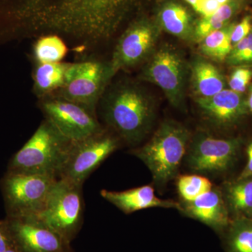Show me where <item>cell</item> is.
I'll return each mask as SVG.
<instances>
[{
  "label": "cell",
  "mask_w": 252,
  "mask_h": 252,
  "mask_svg": "<svg viewBox=\"0 0 252 252\" xmlns=\"http://www.w3.org/2000/svg\"><path fill=\"white\" fill-rule=\"evenodd\" d=\"M248 104L249 109L252 112V86L250 87V95H249Z\"/></svg>",
  "instance_id": "obj_33"
},
{
  "label": "cell",
  "mask_w": 252,
  "mask_h": 252,
  "mask_svg": "<svg viewBox=\"0 0 252 252\" xmlns=\"http://www.w3.org/2000/svg\"><path fill=\"white\" fill-rule=\"evenodd\" d=\"M185 212L215 231L223 233L229 225V211L220 190L212 189L191 202H185Z\"/></svg>",
  "instance_id": "obj_15"
},
{
  "label": "cell",
  "mask_w": 252,
  "mask_h": 252,
  "mask_svg": "<svg viewBox=\"0 0 252 252\" xmlns=\"http://www.w3.org/2000/svg\"><path fill=\"white\" fill-rule=\"evenodd\" d=\"M135 0H0V38L6 41L38 31L96 42L117 31Z\"/></svg>",
  "instance_id": "obj_1"
},
{
  "label": "cell",
  "mask_w": 252,
  "mask_h": 252,
  "mask_svg": "<svg viewBox=\"0 0 252 252\" xmlns=\"http://www.w3.org/2000/svg\"><path fill=\"white\" fill-rule=\"evenodd\" d=\"M119 146V139L104 129L84 140L72 142L58 179L84 185L88 177Z\"/></svg>",
  "instance_id": "obj_8"
},
{
  "label": "cell",
  "mask_w": 252,
  "mask_h": 252,
  "mask_svg": "<svg viewBox=\"0 0 252 252\" xmlns=\"http://www.w3.org/2000/svg\"><path fill=\"white\" fill-rule=\"evenodd\" d=\"M235 64H252V29L248 34V42L241 56Z\"/></svg>",
  "instance_id": "obj_30"
},
{
  "label": "cell",
  "mask_w": 252,
  "mask_h": 252,
  "mask_svg": "<svg viewBox=\"0 0 252 252\" xmlns=\"http://www.w3.org/2000/svg\"><path fill=\"white\" fill-rule=\"evenodd\" d=\"M40 107L46 120L71 142L84 140L104 129L95 114L80 104L61 97H43Z\"/></svg>",
  "instance_id": "obj_10"
},
{
  "label": "cell",
  "mask_w": 252,
  "mask_h": 252,
  "mask_svg": "<svg viewBox=\"0 0 252 252\" xmlns=\"http://www.w3.org/2000/svg\"><path fill=\"white\" fill-rule=\"evenodd\" d=\"M223 233L226 252H252V220L235 218Z\"/></svg>",
  "instance_id": "obj_21"
},
{
  "label": "cell",
  "mask_w": 252,
  "mask_h": 252,
  "mask_svg": "<svg viewBox=\"0 0 252 252\" xmlns=\"http://www.w3.org/2000/svg\"><path fill=\"white\" fill-rule=\"evenodd\" d=\"M220 6L217 0H202L198 13L203 17H208L215 14Z\"/></svg>",
  "instance_id": "obj_29"
},
{
  "label": "cell",
  "mask_w": 252,
  "mask_h": 252,
  "mask_svg": "<svg viewBox=\"0 0 252 252\" xmlns=\"http://www.w3.org/2000/svg\"><path fill=\"white\" fill-rule=\"evenodd\" d=\"M14 245L23 252H73L70 243L38 216L6 217Z\"/></svg>",
  "instance_id": "obj_12"
},
{
  "label": "cell",
  "mask_w": 252,
  "mask_h": 252,
  "mask_svg": "<svg viewBox=\"0 0 252 252\" xmlns=\"http://www.w3.org/2000/svg\"><path fill=\"white\" fill-rule=\"evenodd\" d=\"M14 245L6 220H0V252H5Z\"/></svg>",
  "instance_id": "obj_28"
},
{
  "label": "cell",
  "mask_w": 252,
  "mask_h": 252,
  "mask_svg": "<svg viewBox=\"0 0 252 252\" xmlns=\"http://www.w3.org/2000/svg\"><path fill=\"white\" fill-rule=\"evenodd\" d=\"M240 144L238 139L217 138L205 132H199L189 142L187 164L195 172L226 171L234 163Z\"/></svg>",
  "instance_id": "obj_11"
},
{
  "label": "cell",
  "mask_w": 252,
  "mask_h": 252,
  "mask_svg": "<svg viewBox=\"0 0 252 252\" xmlns=\"http://www.w3.org/2000/svg\"><path fill=\"white\" fill-rule=\"evenodd\" d=\"M247 153H248V163L243 171L240 174L238 180H243V179L252 177V143L249 145Z\"/></svg>",
  "instance_id": "obj_31"
},
{
  "label": "cell",
  "mask_w": 252,
  "mask_h": 252,
  "mask_svg": "<svg viewBox=\"0 0 252 252\" xmlns=\"http://www.w3.org/2000/svg\"><path fill=\"white\" fill-rule=\"evenodd\" d=\"M97 106L107 127L126 143H139L153 126L154 101L143 88L132 81H119L106 89Z\"/></svg>",
  "instance_id": "obj_2"
},
{
  "label": "cell",
  "mask_w": 252,
  "mask_h": 252,
  "mask_svg": "<svg viewBox=\"0 0 252 252\" xmlns=\"http://www.w3.org/2000/svg\"><path fill=\"white\" fill-rule=\"evenodd\" d=\"M5 252H23L21 250H20L19 249L17 248V247L15 246V245H13L12 247L8 249Z\"/></svg>",
  "instance_id": "obj_34"
},
{
  "label": "cell",
  "mask_w": 252,
  "mask_h": 252,
  "mask_svg": "<svg viewBox=\"0 0 252 252\" xmlns=\"http://www.w3.org/2000/svg\"><path fill=\"white\" fill-rule=\"evenodd\" d=\"M82 190V185L58 179L38 216L69 243L77 236L84 222Z\"/></svg>",
  "instance_id": "obj_6"
},
{
  "label": "cell",
  "mask_w": 252,
  "mask_h": 252,
  "mask_svg": "<svg viewBox=\"0 0 252 252\" xmlns=\"http://www.w3.org/2000/svg\"><path fill=\"white\" fill-rule=\"evenodd\" d=\"M190 133L178 123L166 121L134 154L147 165L154 182L164 185L177 175L188 149Z\"/></svg>",
  "instance_id": "obj_4"
},
{
  "label": "cell",
  "mask_w": 252,
  "mask_h": 252,
  "mask_svg": "<svg viewBox=\"0 0 252 252\" xmlns=\"http://www.w3.org/2000/svg\"><path fill=\"white\" fill-rule=\"evenodd\" d=\"M220 5L226 4V3L230 2L232 0H217Z\"/></svg>",
  "instance_id": "obj_35"
},
{
  "label": "cell",
  "mask_w": 252,
  "mask_h": 252,
  "mask_svg": "<svg viewBox=\"0 0 252 252\" xmlns=\"http://www.w3.org/2000/svg\"><path fill=\"white\" fill-rule=\"evenodd\" d=\"M196 103L205 117L221 127L234 125L248 114V101L242 94L223 89L207 97H197Z\"/></svg>",
  "instance_id": "obj_14"
},
{
  "label": "cell",
  "mask_w": 252,
  "mask_h": 252,
  "mask_svg": "<svg viewBox=\"0 0 252 252\" xmlns=\"http://www.w3.org/2000/svg\"><path fill=\"white\" fill-rule=\"evenodd\" d=\"M69 63H38L33 72V89L39 97H47L61 89Z\"/></svg>",
  "instance_id": "obj_18"
},
{
  "label": "cell",
  "mask_w": 252,
  "mask_h": 252,
  "mask_svg": "<svg viewBox=\"0 0 252 252\" xmlns=\"http://www.w3.org/2000/svg\"><path fill=\"white\" fill-rule=\"evenodd\" d=\"M177 189L185 202H191L212 189L210 181L200 175H184L177 180Z\"/></svg>",
  "instance_id": "obj_24"
},
{
  "label": "cell",
  "mask_w": 252,
  "mask_h": 252,
  "mask_svg": "<svg viewBox=\"0 0 252 252\" xmlns=\"http://www.w3.org/2000/svg\"><path fill=\"white\" fill-rule=\"evenodd\" d=\"M223 195L228 211L235 218L252 220V177L227 184Z\"/></svg>",
  "instance_id": "obj_19"
},
{
  "label": "cell",
  "mask_w": 252,
  "mask_h": 252,
  "mask_svg": "<svg viewBox=\"0 0 252 252\" xmlns=\"http://www.w3.org/2000/svg\"><path fill=\"white\" fill-rule=\"evenodd\" d=\"M71 143L45 119L10 160L7 171L58 178Z\"/></svg>",
  "instance_id": "obj_3"
},
{
  "label": "cell",
  "mask_w": 252,
  "mask_h": 252,
  "mask_svg": "<svg viewBox=\"0 0 252 252\" xmlns=\"http://www.w3.org/2000/svg\"><path fill=\"white\" fill-rule=\"evenodd\" d=\"M65 43L56 34L39 38L33 47V56L38 63H61L67 53Z\"/></svg>",
  "instance_id": "obj_23"
},
{
  "label": "cell",
  "mask_w": 252,
  "mask_h": 252,
  "mask_svg": "<svg viewBox=\"0 0 252 252\" xmlns=\"http://www.w3.org/2000/svg\"><path fill=\"white\" fill-rule=\"evenodd\" d=\"M228 25L222 20L217 13L208 17H203L194 28L193 36L200 41L213 32L221 29Z\"/></svg>",
  "instance_id": "obj_25"
},
{
  "label": "cell",
  "mask_w": 252,
  "mask_h": 252,
  "mask_svg": "<svg viewBox=\"0 0 252 252\" xmlns=\"http://www.w3.org/2000/svg\"><path fill=\"white\" fill-rule=\"evenodd\" d=\"M235 25L228 24L224 28L213 32L200 42V50L207 57L217 61L227 59L233 49L231 33Z\"/></svg>",
  "instance_id": "obj_22"
},
{
  "label": "cell",
  "mask_w": 252,
  "mask_h": 252,
  "mask_svg": "<svg viewBox=\"0 0 252 252\" xmlns=\"http://www.w3.org/2000/svg\"><path fill=\"white\" fill-rule=\"evenodd\" d=\"M157 27L147 21H139L127 28L119 38L110 64L113 75L149 59L158 38Z\"/></svg>",
  "instance_id": "obj_13"
},
{
  "label": "cell",
  "mask_w": 252,
  "mask_h": 252,
  "mask_svg": "<svg viewBox=\"0 0 252 252\" xmlns=\"http://www.w3.org/2000/svg\"><path fill=\"white\" fill-rule=\"evenodd\" d=\"M185 1L190 4L196 12H198L199 7H200L202 0H185Z\"/></svg>",
  "instance_id": "obj_32"
},
{
  "label": "cell",
  "mask_w": 252,
  "mask_h": 252,
  "mask_svg": "<svg viewBox=\"0 0 252 252\" xmlns=\"http://www.w3.org/2000/svg\"><path fill=\"white\" fill-rule=\"evenodd\" d=\"M113 76L109 63L95 61L69 63L64 85L54 96L80 104L95 114L99 99Z\"/></svg>",
  "instance_id": "obj_7"
},
{
  "label": "cell",
  "mask_w": 252,
  "mask_h": 252,
  "mask_svg": "<svg viewBox=\"0 0 252 252\" xmlns=\"http://www.w3.org/2000/svg\"><path fill=\"white\" fill-rule=\"evenodd\" d=\"M252 29V23L251 16H247L242 20L241 22L235 25L233 27L231 33L232 44H235L241 41L244 38L250 34Z\"/></svg>",
  "instance_id": "obj_27"
},
{
  "label": "cell",
  "mask_w": 252,
  "mask_h": 252,
  "mask_svg": "<svg viewBox=\"0 0 252 252\" xmlns=\"http://www.w3.org/2000/svg\"><path fill=\"white\" fill-rule=\"evenodd\" d=\"M100 195L102 198L127 215L153 207L182 210L180 204L172 200H162L158 198L154 193L153 187L149 185L123 191H112L103 189L101 190Z\"/></svg>",
  "instance_id": "obj_16"
},
{
  "label": "cell",
  "mask_w": 252,
  "mask_h": 252,
  "mask_svg": "<svg viewBox=\"0 0 252 252\" xmlns=\"http://www.w3.org/2000/svg\"><path fill=\"white\" fill-rule=\"evenodd\" d=\"M252 78V71L245 67L235 69L229 81L230 90L243 94L247 89Z\"/></svg>",
  "instance_id": "obj_26"
},
{
  "label": "cell",
  "mask_w": 252,
  "mask_h": 252,
  "mask_svg": "<svg viewBox=\"0 0 252 252\" xmlns=\"http://www.w3.org/2000/svg\"><path fill=\"white\" fill-rule=\"evenodd\" d=\"M160 22L165 31L182 39L193 35L192 18L185 6L175 2L165 4L160 13Z\"/></svg>",
  "instance_id": "obj_20"
},
{
  "label": "cell",
  "mask_w": 252,
  "mask_h": 252,
  "mask_svg": "<svg viewBox=\"0 0 252 252\" xmlns=\"http://www.w3.org/2000/svg\"><path fill=\"white\" fill-rule=\"evenodd\" d=\"M187 77L188 66L185 58L170 45L153 53L142 73V79L158 86L176 107H181L185 101Z\"/></svg>",
  "instance_id": "obj_9"
},
{
  "label": "cell",
  "mask_w": 252,
  "mask_h": 252,
  "mask_svg": "<svg viewBox=\"0 0 252 252\" xmlns=\"http://www.w3.org/2000/svg\"><path fill=\"white\" fill-rule=\"evenodd\" d=\"M190 69L192 86L198 97H210L224 89V77L212 63L197 60Z\"/></svg>",
  "instance_id": "obj_17"
},
{
  "label": "cell",
  "mask_w": 252,
  "mask_h": 252,
  "mask_svg": "<svg viewBox=\"0 0 252 252\" xmlns=\"http://www.w3.org/2000/svg\"><path fill=\"white\" fill-rule=\"evenodd\" d=\"M58 178L7 171L0 182L6 217L39 216Z\"/></svg>",
  "instance_id": "obj_5"
}]
</instances>
